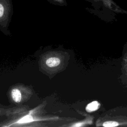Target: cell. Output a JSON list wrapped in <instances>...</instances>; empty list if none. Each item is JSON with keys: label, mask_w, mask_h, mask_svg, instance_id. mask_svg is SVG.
Returning <instances> with one entry per match:
<instances>
[{"label": "cell", "mask_w": 127, "mask_h": 127, "mask_svg": "<svg viewBox=\"0 0 127 127\" xmlns=\"http://www.w3.org/2000/svg\"><path fill=\"white\" fill-rule=\"evenodd\" d=\"M11 96L13 100L16 103H19L21 101V95L20 91L17 89H13L11 91Z\"/></svg>", "instance_id": "2"}, {"label": "cell", "mask_w": 127, "mask_h": 127, "mask_svg": "<svg viewBox=\"0 0 127 127\" xmlns=\"http://www.w3.org/2000/svg\"><path fill=\"white\" fill-rule=\"evenodd\" d=\"M46 64L51 67L58 65L60 63V60L57 58H51L46 61Z\"/></svg>", "instance_id": "1"}, {"label": "cell", "mask_w": 127, "mask_h": 127, "mask_svg": "<svg viewBox=\"0 0 127 127\" xmlns=\"http://www.w3.org/2000/svg\"><path fill=\"white\" fill-rule=\"evenodd\" d=\"M32 119V118L30 117V116H26L24 118H23V119H22L20 121H18V123H26V122H28L30 121H31V120Z\"/></svg>", "instance_id": "5"}, {"label": "cell", "mask_w": 127, "mask_h": 127, "mask_svg": "<svg viewBox=\"0 0 127 127\" xmlns=\"http://www.w3.org/2000/svg\"><path fill=\"white\" fill-rule=\"evenodd\" d=\"M99 104L97 101H93L89 103L86 107V110L88 112H91L96 110L99 108Z\"/></svg>", "instance_id": "3"}, {"label": "cell", "mask_w": 127, "mask_h": 127, "mask_svg": "<svg viewBox=\"0 0 127 127\" xmlns=\"http://www.w3.org/2000/svg\"><path fill=\"white\" fill-rule=\"evenodd\" d=\"M51 2H52L53 3H61L62 2V0H48Z\"/></svg>", "instance_id": "6"}, {"label": "cell", "mask_w": 127, "mask_h": 127, "mask_svg": "<svg viewBox=\"0 0 127 127\" xmlns=\"http://www.w3.org/2000/svg\"><path fill=\"white\" fill-rule=\"evenodd\" d=\"M119 125V124L116 122L108 121L106 122L103 124V126L105 127H113Z\"/></svg>", "instance_id": "4"}]
</instances>
